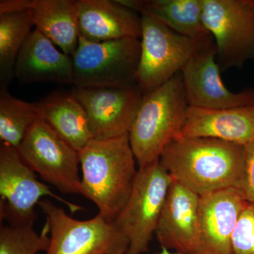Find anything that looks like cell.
<instances>
[{
    "instance_id": "1",
    "label": "cell",
    "mask_w": 254,
    "mask_h": 254,
    "mask_svg": "<svg viewBox=\"0 0 254 254\" xmlns=\"http://www.w3.org/2000/svg\"><path fill=\"white\" fill-rule=\"evenodd\" d=\"M160 163L173 181L199 196L226 189L243 190L245 187V145L177 136L163 150Z\"/></svg>"
},
{
    "instance_id": "2",
    "label": "cell",
    "mask_w": 254,
    "mask_h": 254,
    "mask_svg": "<svg viewBox=\"0 0 254 254\" xmlns=\"http://www.w3.org/2000/svg\"><path fill=\"white\" fill-rule=\"evenodd\" d=\"M78 154L81 195L95 203L98 215L113 222L129 198L138 171L128 134L93 138Z\"/></svg>"
},
{
    "instance_id": "3",
    "label": "cell",
    "mask_w": 254,
    "mask_h": 254,
    "mask_svg": "<svg viewBox=\"0 0 254 254\" xmlns=\"http://www.w3.org/2000/svg\"><path fill=\"white\" fill-rule=\"evenodd\" d=\"M189 108L181 73L143 94L128 133L139 168L160 160L165 147L181 133Z\"/></svg>"
},
{
    "instance_id": "4",
    "label": "cell",
    "mask_w": 254,
    "mask_h": 254,
    "mask_svg": "<svg viewBox=\"0 0 254 254\" xmlns=\"http://www.w3.org/2000/svg\"><path fill=\"white\" fill-rule=\"evenodd\" d=\"M141 41L124 38L91 42L79 36L71 57L75 88H127L137 86Z\"/></svg>"
},
{
    "instance_id": "5",
    "label": "cell",
    "mask_w": 254,
    "mask_h": 254,
    "mask_svg": "<svg viewBox=\"0 0 254 254\" xmlns=\"http://www.w3.org/2000/svg\"><path fill=\"white\" fill-rule=\"evenodd\" d=\"M173 181L160 160L138 168L129 198L113 222L128 241L127 254L148 252Z\"/></svg>"
},
{
    "instance_id": "6",
    "label": "cell",
    "mask_w": 254,
    "mask_h": 254,
    "mask_svg": "<svg viewBox=\"0 0 254 254\" xmlns=\"http://www.w3.org/2000/svg\"><path fill=\"white\" fill-rule=\"evenodd\" d=\"M140 15L141 56L136 82L145 94L181 72L187 62L212 36H182L150 15Z\"/></svg>"
},
{
    "instance_id": "7",
    "label": "cell",
    "mask_w": 254,
    "mask_h": 254,
    "mask_svg": "<svg viewBox=\"0 0 254 254\" xmlns=\"http://www.w3.org/2000/svg\"><path fill=\"white\" fill-rule=\"evenodd\" d=\"M38 206L50 227L47 254H127L128 241L113 222L100 215L78 220L48 198Z\"/></svg>"
},
{
    "instance_id": "8",
    "label": "cell",
    "mask_w": 254,
    "mask_h": 254,
    "mask_svg": "<svg viewBox=\"0 0 254 254\" xmlns=\"http://www.w3.org/2000/svg\"><path fill=\"white\" fill-rule=\"evenodd\" d=\"M43 197L54 198L71 213L83 210L81 205L64 199L38 180L36 173L25 163L18 150L4 144L0 146V217L9 226L33 225L35 207Z\"/></svg>"
},
{
    "instance_id": "9",
    "label": "cell",
    "mask_w": 254,
    "mask_h": 254,
    "mask_svg": "<svg viewBox=\"0 0 254 254\" xmlns=\"http://www.w3.org/2000/svg\"><path fill=\"white\" fill-rule=\"evenodd\" d=\"M203 22L221 72L254 60V0H204Z\"/></svg>"
},
{
    "instance_id": "10",
    "label": "cell",
    "mask_w": 254,
    "mask_h": 254,
    "mask_svg": "<svg viewBox=\"0 0 254 254\" xmlns=\"http://www.w3.org/2000/svg\"><path fill=\"white\" fill-rule=\"evenodd\" d=\"M17 150L42 180L63 193L81 195L78 151L41 117L28 129Z\"/></svg>"
},
{
    "instance_id": "11",
    "label": "cell",
    "mask_w": 254,
    "mask_h": 254,
    "mask_svg": "<svg viewBox=\"0 0 254 254\" xmlns=\"http://www.w3.org/2000/svg\"><path fill=\"white\" fill-rule=\"evenodd\" d=\"M180 73L190 107L225 109L254 105V90L235 93L224 84L213 37L195 52Z\"/></svg>"
},
{
    "instance_id": "12",
    "label": "cell",
    "mask_w": 254,
    "mask_h": 254,
    "mask_svg": "<svg viewBox=\"0 0 254 254\" xmlns=\"http://www.w3.org/2000/svg\"><path fill=\"white\" fill-rule=\"evenodd\" d=\"M86 111L93 138L108 139L128 134L143 93L139 87L73 88Z\"/></svg>"
},
{
    "instance_id": "13",
    "label": "cell",
    "mask_w": 254,
    "mask_h": 254,
    "mask_svg": "<svg viewBox=\"0 0 254 254\" xmlns=\"http://www.w3.org/2000/svg\"><path fill=\"white\" fill-rule=\"evenodd\" d=\"M248 202L240 189H226L200 196L195 254H235L232 235Z\"/></svg>"
},
{
    "instance_id": "14",
    "label": "cell",
    "mask_w": 254,
    "mask_h": 254,
    "mask_svg": "<svg viewBox=\"0 0 254 254\" xmlns=\"http://www.w3.org/2000/svg\"><path fill=\"white\" fill-rule=\"evenodd\" d=\"M200 196L178 182L169 190L157 228L161 247L181 254H195Z\"/></svg>"
},
{
    "instance_id": "15",
    "label": "cell",
    "mask_w": 254,
    "mask_h": 254,
    "mask_svg": "<svg viewBox=\"0 0 254 254\" xmlns=\"http://www.w3.org/2000/svg\"><path fill=\"white\" fill-rule=\"evenodd\" d=\"M77 4L79 36L87 41L141 38V15L116 0H77Z\"/></svg>"
},
{
    "instance_id": "16",
    "label": "cell",
    "mask_w": 254,
    "mask_h": 254,
    "mask_svg": "<svg viewBox=\"0 0 254 254\" xmlns=\"http://www.w3.org/2000/svg\"><path fill=\"white\" fill-rule=\"evenodd\" d=\"M14 78L22 85L45 82L73 84L72 58L60 52L36 28L18 55Z\"/></svg>"
},
{
    "instance_id": "17",
    "label": "cell",
    "mask_w": 254,
    "mask_h": 254,
    "mask_svg": "<svg viewBox=\"0 0 254 254\" xmlns=\"http://www.w3.org/2000/svg\"><path fill=\"white\" fill-rule=\"evenodd\" d=\"M178 136L215 138L245 145L254 138V105L225 109L190 106Z\"/></svg>"
},
{
    "instance_id": "18",
    "label": "cell",
    "mask_w": 254,
    "mask_h": 254,
    "mask_svg": "<svg viewBox=\"0 0 254 254\" xmlns=\"http://www.w3.org/2000/svg\"><path fill=\"white\" fill-rule=\"evenodd\" d=\"M36 104L40 117L77 151L93 139L86 111L72 92H54Z\"/></svg>"
},
{
    "instance_id": "19",
    "label": "cell",
    "mask_w": 254,
    "mask_h": 254,
    "mask_svg": "<svg viewBox=\"0 0 254 254\" xmlns=\"http://www.w3.org/2000/svg\"><path fill=\"white\" fill-rule=\"evenodd\" d=\"M32 9L37 29L72 57L79 40L77 1L33 0Z\"/></svg>"
},
{
    "instance_id": "20",
    "label": "cell",
    "mask_w": 254,
    "mask_h": 254,
    "mask_svg": "<svg viewBox=\"0 0 254 254\" xmlns=\"http://www.w3.org/2000/svg\"><path fill=\"white\" fill-rule=\"evenodd\" d=\"M204 0H136L135 11L153 16L182 36L210 34L203 22Z\"/></svg>"
},
{
    "instance_id": "21",
    "label": "cell",
    "mask_w": 254,
    "mask_h": 254,
    "mask_svg": "<svg viewBox=\"0 0 254 254\" xmlns=\"http://www.w3.org/2000/svg\"><path fill=\"white\" fill-rule=\"evenodd\" d=\"M34 26L33 9L0 14V89H8L14 79L18 55Z\"/></svg>"
},
{
    "instance_id": "22",
    "label": "cell",
    "mask_w": 254,
    "mask_h": 254,
    "mask_svg": "<svg viewBox=\"0 0 254 254\" xmlns=\"http://www.w3.org/2000/svg\"><path fill=\"white\" fill-rule=\"evenodd\" d=\"M40 118L36 103L14 98L8 89H0V140L18 149L28 129Z\"/></svg>"
},
{
    "instance_id": "23",
    "label": "cell",
    "mask_w": 254,
    "mask_h": 254,
    "mask_svg": "<svg viewBox=\"0 0 254 254\" xmlns=\"http://www.w3.org/2000/svg\"><path fill=\"white\" fill-rule=\"evenodd\" d=\"M50 227L45 224L41 233L33 225L3 226L0 230V254H37L47 252L50 245Z\"/></svg>"
},
{
    "instance_id": "24",
    "label": "cell",
    "mask_w": 254,
    "mask_h": 254,
    "mask_svg": "<svg viewBox=\"0 0 254 254\" xmlns=\"http://www.w3.org/2000/svg\"><path fill=\"white\" fill-rule=\"evenodd\" d=\"M235 254H254V203L248 202L242 210L232 235Z\"/></svg>"
},
{
    "instance_id": "25",
    "label": "cell",
    "mask_w": 254,
    "mask_h": 254,
    "mask_svg": "<svg viewBox=\"0 0 254 254\" xmlns=\"http://www.w3.org/2000/svg\"><path fill=\"white\" fill-rule=\"evenodd\" d=\"M245 183L243 191L249 202L254 203V138L245 145Z\"/></svg>"
},
{
    "instance_id": "26",
    "label": "cell",
    "mask_w": 254,
    "mask_h": 254,
    "mask_svg": "<svg viewBox=\"0 0 254 254\" xmlns=\"http://www.w3.org/2000/svg\"><path fill=\"white\" fill-rule=\"evenodd\" d=\"M33 0H1L0 14L21 12L32 9Z\"/></svg>"
},
{
    "instance_id": "27",
    "label": "cell",
    "mask_w": 254,
    "mask_h": 254,
    "mask_svg": "<svg viewBox=\"0 0 254 254\" xmlns=\"http://www.w3.org/2000/svg\"><path fill=\"white\" fill-rule=\"evenodd\" d=\"M155 254H181L177 253V252H171L170 250H168V249L164 248V247H161V250L160 252H158V253Z\"/></svg>"
}]
</instances>
